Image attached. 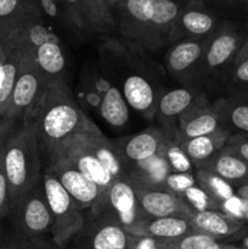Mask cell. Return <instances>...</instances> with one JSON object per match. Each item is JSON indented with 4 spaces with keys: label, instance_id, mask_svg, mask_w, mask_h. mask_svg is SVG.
Instances as JSON below:
<instances>
[{
    "label": "cell",
    "instance_id": "obj_7",
    "mask_svg": "<svg viewBox=\"0 0 248 249\" xmlns=\"http://www.w3.org/2000/svg\"><path fill=\"white\" fill-rule=\"evenodd\" d=\"M12 235L17 238L51 236V215L43 180L34 185L10 212Z\"/></svg>",
    "mask_w": 248,
    "mask_h": 249
},
{
    "label": "cell",
    "instance_id": "obj_30",
    "mask_svg": "<svg viewBox=\"0 0 248 249\" xmlns=\"http://www.w3.org/2000/svg\"><path fill=\"white\" fill-rule=\"evenodd\" d=\"M43 16L38 0H0V27Z\"/></svg>",
    "mask_w": 248,
    "mask_h": 249
},
{
    "label": "cell",
    "instance_id": "obj_44",
    "mask_svg": "<svg viewBox=\"0 0 248 249\" xmlns=\"http://www.w3.org/2000/svg\"><path fill=\"white\" fill-rule=\"evenodd\" d=\"M5 60V48L0 44V68H1L2 63H4Z\"/></svg>",
    "mask_w": 248,
    "mask_h": 249
},
{
    "label": "cell",
    "instance_id": "obj_9",
    "mask_svg": "<svg viewBox=\"0 0 248 249\" xmlns=\"http://www.w3.org/2000/svg\"><path fill=\"white\" fill-rule=\"evenodd\" d=\"M73 249H130L131 235L106 212H88L83 230L73 238Z\"/></svg>",
    "mask_w": 248,
    "mask_h": 249
},
{
    "label": "cell",
    "instance_id": "obj_39",
    "mask_svg": "<svg viewBox=\"0 0 248 249\" xmlns=\"http://www.w3.org/2000/svg\"><path fill=\"white\" fill-rule=\"evenodd\" d=\"M226 145L232 148L246 162H248V136L231 135Z\"/></svg>",
    "mask_w": 248,
    "mask_h": 249
},
{
    "label": "cell",
    "instance_id": "obj_15",
    "mask_svg": "<svg viewBox=\"0 0 248 249\" xmlns=\"http://www.w3.org/2000/svg\"><path fill=\"white\" fill-rule=\"evenodd\" d=\"M206 96V92L198 87L181 85L180 88L162 91L155 113V119L159 124L158 128L165 136L173 139L180 117Z\"/></svg>",
    "mask_w": 248,
    "mask_h": 249
},
{
    "label": "cell",
    "instance_id": "obj_51",
    "mask_svg": "<svg viewBox=\"0 0 248 249\" xmlns=\"http://www.w3.org/2000/svg\"><path fill=\"white\" fill-rule=\"evenodd\" d=\"M162 249H168V248H164V247H163V246H162Z\"/></svg>",
    "mask_w": 248,
    "mask_h": 249
},
{
    "label": "cell",
    "instance_id": "obj_18",
    "mask_svg": "<svg viewBox=\"0 0 248 249\" xmlns=\"http://www.w3.org/2000/svg\"><path fill=\"white\" fill-rule=\"evenodd\" d=\"M219 129H224L220 118L213 104H211L206 96L180 117L173 140L181 143L190 139L208 135Z\"/></svg>",
    "mask_w": 248,
    "mask_h": 249
},
{
    "label": "cell",
    "instance_id": "obj_27",
    "mask_svg": "<svg viewBox=\"0 0 248 249\" xmlns=\"http://www.w3.org/2000/svg\"><path fill=\"white\" fill-rule=\"evenodd\" d=\"M34 56L46 80L66 78V58L57 36L44 41L34 49Z\"/></svg>",
    "mask_w": 248,
    "mask_h": 249
},
{
    "label": "cell",
    "instance_id": "obj_14",
    "mask_svg": "<svg viewBox=\"0 0 248 249\" xmlns=\"http://www.w3.org/2000/svg\"><path fill=\"white\" fill-rule=\"evenodd\" d=\"M207 39H184L169 45L164 55L168 74L185 87H199L198 72Z\"/></svg>",
    "mask_w": 248,
    "mask_h": 249
},
{
    "label": "cell",
    "instance_id": "obj_4",
    "mask_svg": "<svg viewBox=\"0 0 248 249\" xmlns=\"http://www.w3.org/2000/svg\"><path fill=\"white\" fill-rule=\"evenodd\" d=\"M51 215V238L58 249L71 242L85 225V213L50 170L41 175Z\"/></svg>",
    "mask_w": 248,
    "mask_h": 249
},
{
    "label": "cell",
    "instance_id": "obj_46",
    "mask_svg": "<svg viewBox=\"0 0 248 249\" xmlns=\"http://www.w3.org/2000/svg\"><path fill=\"white\" fill-rule=\"evenodd\" d=\"M242 247L245 249H248V233H247V235H245V237H243Z\"/></svg>",
    "mask_w": 248,
    "mask_h": 249
},
{
    "label": "cell",
    "instance_id": "obj_40",
    "mask_svg": "<svg viewBox=\"0 0 248 249\" xmlns=\"http://www.w3.org/2000/svg\"><path fill=\"white\" fill-rule=\"evenodd\" d=\"M130 249H162V241L148 236L131 235Z\"/></svg>",
    "mask_w": 248,
    "mask_h": 249
},
{
    "label": "cell",
    "instance_id": "obj_16",
    "mask_svg": "<svg viewBox=\"0 0 248 249\" xmlns=\"http://www.w3.org/2000/svg\"><path fill=\"white\" fill-rule=\"evenodd\" d=\"M45 169L55 174L66 191L78 203L83 212H91L101 202L104 194L100 187L88 179L83 173L75 169L63 158H53L48 162Z\"/></svg>",
    "mask_w": 248,
    "mask_h": 249
},
{
    "label": "cell",
    "instance_id": "obj_28",
    "mask_svg": "<svg viewBox=\"0 0 248 249\" xmlns=\"http://www.w3.org/2000/svg\"><path fill=\"white\" fill-rule=\"evenodd\" d=\"M2 45V44H1ZM5 48V60L0 68V117H4L9 106L21 66V49L14 45H2Z\"/></svg>",
    "mask_w": 248,
    "mask_h": 249
},
{
    "label": "cell",
    "instance_id": "obj_17",
    "mask_svg": "<svg viewBox=\"0 0 248 249\" xmlns=\"http://www.w3.org/2000/svg\"><path fill=\"white\" fill-rule=\"evenodd\" d=\"M168 136L159 128H148L135 135L121 138L112 141L126 168V175L130 170L143 163L160 157L163 146Z\"/></svg>",
    "mask_w": 248,
    "mask_h": 249
},
{
    "label": "cell",
    "instance_id": "obj_33",
    "mask_svg": "<svg viewBox=\"0 0 248 249\" xmlns=\"http://www.w3.org/2000/svg\"><path fill=\"white\" fill-rule=\"evenodd\" d=\"M224 243L212 236L195 231L177 240L162 242V246L168 249H224Z\"/></svg>",
    "mask_w": 248,
    "mask_h": 249
},
{
    "label": "cell",
    "instance_id": "obj_22",
    "mask_svg": "<svg viewBox=\"0 0 248 249\" xmlns=\"http://www.w3.org/2000/svg\"><path fill=\"white\" fill-rule=\"evenodd\" d=\"M221 125L231 135L248 136V94H229L213 102Z\"/></svg>",
    "mask_w": 248,
    "mask_h": 249
},
{
    "label": "cell",
    "instance_id": "obj_2",
    "mask_svg": "<svg viewBox=\"0 0 248 249\" xmlns=\"http://www.w3.org/2000/svg\"><path fill=\"white\" fill-rule=\"evenodd\" d=\"M2 167L12 208L43 175V156L38 139L27 123L17 124L10 133L2 153Z\"/></svg>",
    "mask_w": 248,
    "mask_h": 249
},
{
    "label": "cell",
    "instance_id": "obj_26",
    "mask_svg": "<svg viewBox=\"0 0 248 249\" xmlns=\"http://www.w3.org/2000/svg\"><path fill=\"white\" fill-rule=\"evenodd\" d=\"M85 143L102 165L111 173L114 179L126 178V168L119 157L112 140L105 138L100 129L90 133H83Z\"/></svg>",
    "mask_w": 248,
    "mask_h": 249
},
{
    "label": "cell",
    "instance_id": "obj_48",
    "mask_svg": "<svg viewBox=\"0 0 248 249\" xmlns=\"http://www.w3.org/2000/svg\"><path fill=\"white\" fill-rule=\"evenodd\" d=\"M243 28H245L246 36H248V19H247V22H246V24H245V27H243Z\"/></svg>",
    "mask_w": 248,
    "mask_h": 249
},
{
    "label": "cell",
    "instance_id": "obj_49",
    "mask_svg": "<svg viewBox=\"0 0 248 249\" xmlns=\"http://www.w3.org/2000/svg\"><path fill=\"white\" fill-rule=\"evenodd\" d=\"M179 1H181L182 4H185V2H187V1H191V0H179ZM203 1H207V0H203Z\"/></svg>",
    "mask_w": 248,
    "mask_h": 249
},
{
    "label": "cell",
    "instance_id": "obj_29",
    "mask_svg": "<svg viewBox=\"0 0 248 249\" xmlns=\"http://www.w3.org/2000/svg\"><path fill=\"white\" fill-rule=\"evenodd\" d=\"M100 112L105 121L112 126H123L128 122L129 111L128 104L122 94L121 89L117 85H112L102 95Z\"/></svg>",
    "mask_w": 248,
    "mask_h": 249
},
{
    "label": "cell",
    "instance_id": "obj_38",
    "mask_svg": "<svg viewBox=\"0 0 248 249\" xmlns=\"http://www.w3.org/2000/svg\"><path fill=\"white\" fill-rule=\"evenodd\" d=\"M206 2L218 14L238 11L248 7V0H207Z\"/></svg>",
    "mask_w": 248,
    "mask_h": 249
},
{
    "label": "cell",
    "instance_id": "obj_37",
    "mask_svg": "<svg viewBox=\"0 0 248 249\" xmlns=\"http://www.w3.org/2000/svg\"><path fill=\"white\" fill-rule=\"evenodd\" d=\"M10 212H11V203H10L9 185H7L1 160H0V220L9 216Z\"/></svg>",
    "mask_w": 248,
    "mask_h": 249
},
{
    "label": "cell",
    "instance_id": "obj_23",
    "mask_svg": "<svg viewBox=\"0 0 248 249\" xmlns=\"http://www.w3.org/2000/svg\"><path fill=\"white\" fill-rule=\"evenodd\" d=\"M151 1L153 7L151 29L158 50H160L164 46H169L170 33L184 4L179 0H151Z\"/></svg>",
    "mask_w": 248,
    "mask_h": 249
},
{
    "label": "cell",
    "instance_id": "obj_43",
    "mask_svg": "<svg viewBox=\"0 0 248 249\" xmlns=\"http://www.w3.org/2000/svg\"><path fill=\"white\" fill-rule=\"evenodd\" d=\"M243 220L246 223H248V198L245 199V203H243Z\"/></svg>",
    "mask_w": 248,
    "mask_h": 249
},
{
    "label": "cell",
    "instance_id": "obj_45",
    "mask_svg": "<svg viewBox=\"0 0 248 249\" xmlns=\"http://www.w3.org/2000/svg\"><path fill=\"white\" fill-rule=\"evenodd\" d=\"M224 249H245L243 247H238V246L230 245V243H224Z\"/></svg>",
    "mask_w": 248,
    "mask_h": 249
},
{
    "label": "cell",
    "instance_id": "obj_42",
    "mask_svg": "<svg viewBox=\"0 0 248 249\" xmlns=\"http://www.w3.org/2000/svg\"><path fill=\"white\" fill-rule=\"evenodd\" d=\"M245 58H248V36H246L245 41H243L242 46H241L240 51H238L237 56H236L235 61H238V60H245ZM233 61V62H235Z\"/></svg>",
    "mask_w": 248,
    "mask_h": 249
},
{
    "label": "cell",
    "instance_id": "obj_21",
    "mask_svg": "<svg viewBox=\"0 0 248 249\" xmlns=\"http://www.w3.org/2000/svg\"><path fill=\"white\" fill-rule=\"evenodd\" d=\"M201 169L209 170L233 187H245L248 185V162L237 155L228 145L219 150Z\"/></svg>",
    "mask_w": 248,
    "mask_h": 249
},
{
    "label": "cell",
    "instance_id": "obj_6",
    "mask_svg": "<svg viewBox=\"0 0 248 249\" xmlns=\"http://www.w3.org/2000/svg\"><path fill=\"white\" fill-rule=\"evenodd\" d=\"M111 9L116 22V32L121 38L142 51H159L151 29L153 12L151 0H121Z\"/></svg>",
    "mask_w": 248,
    "mask_h": 249
},
{
    "label": "cell",
    "instance_id": "obj_31",
    "mask_svg": "<svg viewBox=\"0 0 248 249\" xmlns=\"http://www.w3.org/2000/svg\"><path fill=\"white\" fill-rule=\"evenodd\" d=\"M195 179L197 186L220 206L235 196L233 186L209 170L195 168Z\"/></svg>",
    "mask_w": 248,
    "mask_h": 249
},
{
    "label": "cell",
    "instance_id": "obj_36",
    "mask_svg": "<svg viewBox=\"0 0 248 249\" xmlns=\"http://www.w3.org/2000/svg\"><path fill=\"white\" fill-rule=\"evenodd\" d=\"M197 182L194 173H173L169 172L164 179V186L182 197L186 190L196 186Z\"/></svg>",
    "mask_w": 248,
    "mask_h": 249
},
{
    "label": "cell",
    "instance_id": "obj_32",
    "mask_svg": "<svg viewBox=\"0 0 248 249\" xmlns=\"http://www.w3.org/2000/svg\"><path fill=\"white\" fill-rule=\"evenodd\" d=\"M160 157L168 165L170 172L173 173H194L195 167L191 160L182 151L180 143L174 141L173 139L168 138L163 146Z\"/></svg>",
    "mask_w": 248,
    "mask_h": 249
},
{
    "label": "cell",
    "instance_id": "obj_10",
    "mask_svg": "<svg viewBox=\"0 0 248 249\" xmlns=\"http://www.w3.org/2000/svg\"><path fill=\"white\" fill-rule=\"evenodd\" d=\"M97 209L106 212L130 235H134L139 226L148 219L128 178L114 179L94 211Z\"/></svg>",
    "mask_w": 248,
    "mask_h": 249
},
{
    "label": "cell",
    "instance_id": "obj_35",
    "mask_svg": "<svg viewBox=\"0 0 248 249\" xmlns=\"http://www.w3.org/2000/svg\"><path fill=\"white\" fill-rule=\"evenodd\" d=\"M0 249H58L51 236L17 238L14 236L0 240Z\"/></svg>",
    "mask_w": 248,
    "mask_h": 249
},
{
    "label": "cell",
    "instance_id": "obj_47",
    "mask_svg": "<svg viewBox=\"0 0 248 249\" xmlns=\"http://www.w3.org/2000/svg\"><path fill=\"white\" fill-rule=\"evenodd\" d=\"M106 1H107V4H108L109 6L112 7V6H114V5H116L117 2L121 1V0H106Z\"/></svg>",
    "mask_w": 248,
    "mask_h": 249
},
{
    "label": "cell",
    "instance_id": "obj_12",
    "mask_svg": "<svg viewBox=\"0 0 248 249\" xmlns=\"http://www.w3.org/2000/svg\"><path fill=\"white\" fill-rule=\"evenodd\" d=\"M138 196L139 203L148 218L182 216L190 218L194 208L164 185L146 184L134 178H128Z\"/></svg>",
    "mask_w": 248,
    "mask_h": 249
},
{
    "label": "cell",
    "instance_id": "obj_13",
    "mask_svg": "<svg viewBox=\"0 0 248 249\" xmlns=\"http://www.w3.org/2000/svg\"><path fill=\"white\" fill-rule=\"evenodd\" d=\"M53 158H63L67 160L75 169L83 173L88 179L94 181L104 195L114 181V178L112 177L111 173L100 163V160L88 147L83 133L75 134L61 143L60 147L53 152L48 162Z\"/></svg>",
    "mask_w": 248,
    "mask_h": 249
},
{
    "label": "cell",
    "instance_id": "obj_24",
    "mask_svg": "<svg viewBox=\"0 0 248 249\" xmlns=\"http://www.w3.org/2000/svg\"><path fill=\"white\" fill-rule=\"evenodd\" d=\"M191 232H195V230L187 218L164 216V218H148L139 226L134 235L148 236L162 242H167Z\"/></svg>",
    "mask_w": 248,
    "mask_h": 249
},
{
    "label": "cell",
    "instance_id": "obj_1",
    "mask_svg": "<svg viewBox=\"0 0 248 249\" xmlns=\"http://www.w3.org/2000/svg\"><path fill=\"white\" fill-rule=\"evenodd\" d=\"M21 123L32 126L46 160L71 136L99 129L80 109L66 78L48 80L36 104Z\"/></svg>",
    "mask_w": 248,
    "mask_h": 249
},
{
    "label": "cell",
    "instance_id": "obj_50",
    "mask_svg": "<svg viewBox=\"0 0 248 249\" xmlns=\"http://www.w3.org/2000/svg\"><path fill=\"white\" fill-rule=\"evenodd\" d=\"M50 1H61V0H50Z\"/></svg>",
    "mask_w": 248,
    "mask_h": 249
},
{
    "label": "cell",
    "instance_id": "obj_3",
    "mask_svg": "<svg viewBox=\"0 0 248 249\" xmlns=\"http://www.w3.org/2000/svg\"><path fill=\"white\" fill-rule=\"evenodd\" d=\"M124 67H122L121 89L128 106L145 119L155 118L157 102L163 90L157 88L152 72L140 58H134L131 45L125 46L119 41Z\"/></svg>",
    "mask_w": 248,
    "mask_h": 249
},
{
    "label": "cell",
    "instance_id": "obj_5",
    "mask_svg": "<svg viewBox=\"0 0 248 249\" xmlns=\"http://www.w3.org/2000/svg\"><path fill=\"white\" fill-rule=\"evenodd\" d=\"M243 27L224 18L215 32L207 39L198 72L199 87L221 78L235 61L246 39Z\"/></svg>",
    "mask_w": 248,
    "mask_h": 249
},
{
    "label": "cell",
    "instance_id": "obj_20",
    "mask_svg": "<svg viewBox=\"0 0 248 249\" xmlns=\"http://www.w3.org/2000/svg\"><path fill=\"white\" fill-rule=\"evenodd\" d=\"M189 220L196 232L206 233L220 242L237 236L246 226V221L242 219L224 213L219 209L194 211Z\"/></svg>",
    "mask_w": 248,
    "mask_h": 249
},
{
    "label": "cell",
    "instance_id": "obj_11",
    "mask_svg": "<svg viewBox=\"0 0 248 249\" xmlns=\"http://www.w3.org/2000/svg\"><path fill=\"white\" fill-rule=\"evenodd\" d=\"M223 19L203 0L185 2L170 33L169 45L184 39H208L218 29Z\"/></svg>",
    "mask_w": 248,
    "mask_h": 249
},
{
    "label": "cell",
    "instance_id": "obj_25",
    "mask_svg": "<svg viewBox=\"0 0 248 249\" xmlns=\"http://www.w3.org/2000/svg\"><path fill=\"white\" fill-rule=\"evenodd\" d=\"M231 134L226 129H219L208 135L190 139L180 143L182 151L186 153L195 168H201L208 162L219 150L224 147L230 139Z\"/></svg>",
    "mask_w": 248,
    "mask_h": 249
},
{
    "label": "cell",
    "instance_id": "obj_8",
    "mask_svg": "<svg viewBox=\"0 0 248 249\" xmlns=\"http://www.w3.org/2000/svg\"><path fill=\"white\" fill-rule=\"evenodd\" d=\"M19 49L22 55L18 77L4 114V118L15 122H22L26 118L48 83L36 63L34 49L28 46Z\"/></svg>",
    "mask_w": 248,
    "mask_h": 249
},
{
    "label": "cell",
    "instance_id": "obj_41",
    "mask_svg": "<svg viewBox=\"0 0 248 249\" xmlns=\"http://www.w3.org/2000/svg\"><path fill=\"white\" fill-rule=\"evenodd\" d=\"M17 123H18V122H15L11 121V119L0 117V160H2V153H4V147L5 143H6L7 138H9L12 129L17 125Z\"/></svg>",
    "mask_w": 248,
    "mask_h": 249
},
{
    "label": "cell",
    "instance_id": "obj_34",
    "mask_svg": "<svg viewBox=\"0 0 248 249\" xmlns=\"http://www.w3.org/2000/svg\"><path fill=\"white\" fill-rule=\"evenodd\" d=\"M221 79L226 83L230 94H248V58L235 61Z\"/></svg>",
    "mask_w": 248,
    "mask_h": 249
},
{
    "label": "cell",
    "instance_id": "obj_19",
    "mask_svg": "<svg viewBox=\"0 0 248 249\" xmlns=\"http://www.w3.org/2000/svg\"><path fill=\"white\" fill-rule=\"evenodd\" d=\"M77 16L85 36L116 32L113 12L106 0H65Z\"/></svg>",
    "mask_w": 248,
    "mask_h": 249
}]
</instances>
